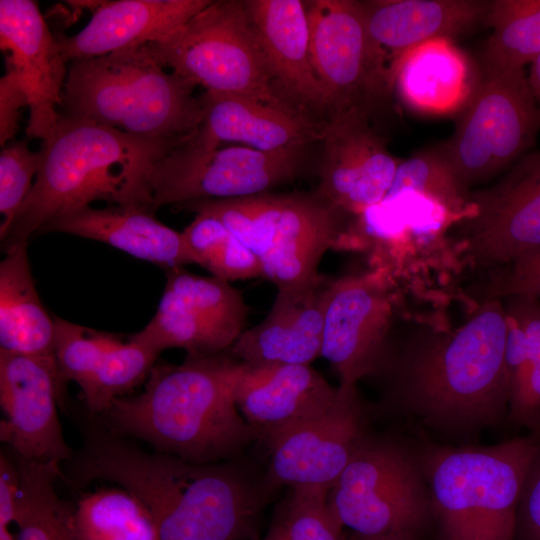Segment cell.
<instances>
[{"label": "cell", "mask_w": 540, "mask_h": 540, "mask_svg": "<svg viewBox=\"0 0 540 540\" xmlns=\"http://www.w3.org/2000/svg\"><path fill=\"white\" fill-rule=\"evenodd\" d=\"M505 342L503 302L486 300L456 329L391 333L375 375L395 409L438 433L469 436L508 416Z\"/></svg>", "instance_id": "obj_1"}, {"label": "cell", "mask_w": 540, "mask_h": 540, "mask_svg": "<svg viewBox=\"0 0 540 540\" xmlns=\"http://www.w3.org/2000/svg\"><path fill=\"white\" fill-rule=\"evenodd\" d=\"M81 471L87 483L109 481L139 499L159 540H259L261 514L276 491L239 458L194 464L110 431L90 442Z\"/></svg>", "instance_id": "obj_2"}, {"label": "cell", "mask_w": 540, "mask_h": 540, "mask_svg": "<svg viewBox=\"0 0 540 540\" xmlns=\"http://www.w3.org/2000/svg\"><path fill=\"white\" fill-rule=\"evenodd\" d=\"M243 367L228 351L156 363L142 392L117 398L97 418L118 435L190 463L238 459L259 440L235 401Z\"/></svg>", "instance_id": "obj_3"}, {"label": "cell", "mask_w": 540, "mask_h": 540, "mask_svg": "<svg viewBox=\"0 0 540 540\" xmlns=\"http://www.w3.org/2000/svg\"><path fill=\"white\" fill-rule=\"evenodd\" d=\"M176 147L61 114L53 134L42 141L34 185L4 248L28 243L53 218L98 200L155 213L149 175Z\"/></svg>", "instance_id": "obj_4"}, {"label": "cell", "mask_w": 540, "mask_h": 540, "mask_svg": "<svg viewBox=\"0 0 540 540\" xmlns=\"http://www.w3.org/2000/svg\"><path fill=\"white\" fill-rule=\"evenodd\" d=\"M196 86L167 72L148 43L71 62L61 114L179 146L202 119Z\"/></svg>", "instance_id": "obj_5"}, {"label": "cell", "mask_w": 540, "mask_h": 540, "mask_svg": "<svg viewBox=\"0 0 540 540\" xmlns=\"http://www.w3.org/2000/svg\"><path fill=\"white\" fill-rule=\"evenodd\" d=\"M540 440L532 435L491 446L415 449L439 540H515L522 484Z\"/></svg>", "instance_id": "obj_6"}, {"label": "cell", "mask_w": 540, "mask_h": 540, "mask_svg": "<svg viewBox=\"0 0 540 540\" xmlns=\"http://www.w3.org/2000/svg\"><path fill=\"white\" fill-rule=\"evenodd\" d=\"M220 220L258 259L262 277L277 289L315 281L325 253L353 238L348 213L317 193H260L177 206Z\"/></svg>", "instance_id": "obj_7"}, {"label": "cell", "mask_w": 540, "mask_h": 540, "mask_svg": "<svg viewBox=\"0 0 540 540\" xmlns=\"http://www.w3.org/2000/svg\"><path fill=\"white\" fill-rule=\"evenodd\" d=\"M344 527L369 539L419 540L433 522L415 449L372 432L328 493Z\"/></svg>", "instance_id": "obj_8"}, {"label": "cell", "mask_w": 540, "mask_h": 540, "mask_svg": "<svg viewBox=\"0 0 540 540\" xmlns=\"http://www.w3.org/2000/svg\"><path fill=\"white\" fill-rule=\"evenodd\" d=\"M151 45L165 67L209 92L303 114L276 86L245 1H211L175 32Z\"/></svg>", "instance_id": "obj_9"}, {"label": "cell", "mask_w": 540, "mask_h": 540, "mask_svg": "<svg viewBox=\"0 0 540 540\" xmlns=\"http://www.w3.org/2000/svg\"><path fill=\"white\" fill-rule=\"evenodd\" d=\"M460 113L438 147L468 188L507 171L536 145L540 107L524 70H482Z\"/></svg>", "instance_id": "obj_10"}, {"label": "cell", "mask_w": 540, "mask_h": 540, "mask_svg": "<svg viewBox=\"0 0 540 540\" xmlns=\"http://www.w3.org/2000/svg\"><path fill=\"white\" fill-rule=\"evenodd\" d=\"M310 50L328 118L359 114L368 120L390 98L388 54L368 32L360 1H306Z\"/></svg>", "instance_id": "obj_11"}, {"label": "cell", "mask_w": 540, "mask_h": 540, "mask_svg": "<svg viewBox=\"0 0 540 540\" xmlns=\"http://www.w3.org/2000/svg\"><path fill=\"white\" fill-rule=\"evenodd\" d=\"M303 147L263 151L250 147L211 149L191 137L157 161L149 175L155 209L207 199L268 192L295 179Z\"/></svg>", "instance_id": "obj_12"}, {"label": "cell", "mask_w": 540, "mask_h": 540, "mask_svg": "<svg viewBox=\"0 0 540 540\" xmlns=\"http://www.w3.org/2000/svg\"><path fill=\"white\" fill-rule=\"evenodd\" d=\"M457 237L471 263L492 269L540 251V150L524 155L493 185L470 193Z\"/></svg>", "instance_id": "obj_13"}, {"label": "cell", "mask_w": 540, "mask_h": 540, "mask_svg": "<svg viewBox=\"0 0 540 540\" xmlns=\"http://www.w3.org/2000/svg\"><path fill=\"white\" fill-rule=\"evenodd\" d=\"M371 433L356 385L340 384L335 399L267 445L270 485L330 489Z\"/></svg>", "instance_id": "obj_14"}, {"label": "cell", "mask_w": 540, "mask_h": 540, "mask_svg": "<svg viewBox=\"0 0 540 540\" xmlns=\"http://www.w3.org/2000/svg\"><path fill=\"white\" fill-rule=\"evenodd\" d=\"M393 294L380 273L332 279L328 288L321 357L340 378L356 385L375 375L393 326Z\"/></svg>", "instance_id": "obj_15"}, {"label": "cell", "mask_w": 540, "mask_h": 540, "mask_svg": "<svg viewBox=\"0 0 540 540\" xmlns=\"http://www.w3.org/2000/svg\"><path fill=\"white\" fill-rule=\"evenodd\" d=\"M55 356L0 350V440L23 459L66 463L74 451L66 443L57 403L63 392Z\"/></svg>", "instance_id": "obj_16"}, {"label": "cell", "mask_w": 540, "mask_h": 540, "mask_svg": "<svg viewBox=\"0 0 540 540\" xmlns=\"http://www.w3.org/2000/svg\"><path fill=\"white\" fill-rule=\"evenodd\" d=\"M0 48L27 97V137L47 140L60 119L68 69L36 2L0 1Z\"/></svg>", "instance_id": "obj_17"}, {"label": "cell", "mask_w": 540, "mask_h": 540, "mask_svg": "<svg viewBox=\"0 0 540 540\" xmlns=\"http://www.w3.org/2000/svg\"><path fill=\"white\" fill-rule=\"evenodd\" d=\"M317 194L348 214L382 203L401 160L387 149L370 120L359 114L328 118Z\"/></svg>", "instance_id": "obj_18"}, {"label": "cell", "mask_w": 540, "mask_h": 540, "mask_svg": "<svg viewBox=\"0 0 540 540\" xmlns=\"http://www.w3.org/2000/svg\"><path fill=\"white\" fill-rule=\"evenodd\" d=\"M245 6L281 94L304 115L325 123V98L311 60L306 1L246 0Z\"/></svg>", "instance_id": "obj_19"}, {"label": "cell", "mask_w": 540, "mask_h": 540, "mask_svg": "<svg viewBox=\"0 0 540 540\" xmlns=\"http://www.w3.org/2000/svg\"><path fill=\"white\" fill-rule=\"evenodd\" d=\"M337 393L338 387L310 365L244 363L235 401L245 421L267 446L326 408Z\"/></svg>", "instance_id": "obj_20"}, {"label": "cell", "mask_w": 540, "mask_h": 540, "mask_svg": "<svg viewBox=\"0 0 540 540\" xmlns=\"http://www.w3.org/2000/svg\"><path fill=\"white\" fill-rule=\"evenodd\" d=\"M332 279L277 289L267 316L245 329L228 352L250 365H310L321 356L324 309Z\"/></svg>", "instance_id": "obj_21"}, {"label": "cell", "mask_w": 540, "mask_h": 540, "mask_svg": "<svg viewBox=\"0 0 540 540\" xmlns=\"http://www.w3.org/2000/svg\"><path fill=\"white\" fill-rule=\"evenodd\" d=\"M212 0H117L96 7L77 34L56 36L65 62L159 42L175 32Z\"/></svg>", "instance_id": "obj_22"}, {"label": "cell", "mask_w": 540, "mask_h": 540, "mask_svg": "<svg viewBox=\"0 0 540 540\" xmlns=\"http://www.w3.org/2000/svg\"><path fill=\"white\" fill-rule=\"evenodd\" d=\"M202 119L191 138L212 149L239 142L272 151L322 140L324 123L241 96L206 91L199 97Z\"/></svg>", "instance_id": "obj_23"}, {"label": "cell", "mask_w": 540, "mask_h": 540, "mask_svg": "<svg viewBox=\"0 0 540 540\" xmlns=\"http://www.w3.org/2000/svg\"><path fill=\"white\" fill-rule=\"evenodd\" d=\"M154 214L145 208L90 205L53 218L39 232H60L99 241L165 271L193 264L182 232L163 224Z\"/></svg>", "instance_id": "obj_24"}, {"label": "cell", "mask_w": 540, "mask_h": 540, "mask_svg": "<svg viewBox=\"0 0 540 540\" xmlns=\"http://www.w3.org/2000/svg\"><path fill=\"white\" fill-rule=\"evenodd\" d=\"M393 88L409 109L426 115L461 112L478 77L467 55L453 39L435 38L392 60Z\"/></svg>", "instance_id": "obj_25"}, {"label": "cell", "mask_w": 540, "mask_h": 540, "mask_svg": "<svg viewBox=\"0 0 540 540\" xmlns=\"http://www.w3.org/2000/svg\"><path fill=\"white\" fill-rule=\"evenodd\" d=\"M367 29L392 60L435 38L454 37L486 21L490 0L360 1ZM388 54V53H387Z\"/></svg>", "instance_id": "obj_26"}, {"label": "cell", "mask_w": 540, "mask_h": 540, "mask_svg": "<svg viewBox=\"0 0 540 540\" xmlns=\"http://www.w3.org/2000/svg\"><path fill=\"white\" fill-rule=\"evenodd\" d=\"M28 243L5 248L0 263V350L54 356L55 322L38 295Z\"/></svg>", "instance_id": "obj_27"}, {"label": "cell", "mask_w": 540, "mask_h": 540, "mask_svg": "<svg viewBox=\"0 0 540 540\" xmlns=\"http://www.w3.org/2000/svg\"><path fill=\"white\" fill-rule=\"evenodd\" d=\"M501 300L506 318L508 419L540 440V300L525 295Z\"/></svg>", "instance_id": "obj_28"}, {"label": "cell", "mask_w": 540, "mask_h": 540, "mask_svg": "<svg viewBox=\"0 0 540 540\" xmlns=\"http://www.w3.org/2000/svg\"><path fill=\"white\" fill-rule=\"evenodd\" d=\"M9 451L20 477L14 522L17 540H79L73 524L74 505L63 500L55 488L63 475L60 465L32 462Z\"/></svg>", "instance_id": "obj_29"}, {"label": "cell", "mask_w": 540, "mask_h": 540, "mask_svg": "<svg viewBox=\"0 0 540 540\" xmlns=\"http://www.w3.org/2000/svg\"><path fill=\"white\" fill-rule=\"evenodd\" d=\"M166 276L162 296L235 343L245 330L249 308L230 282L196 275L183 267L166 270Z\"/></svg>", "instance_id": "obj_30"}, {"label": "cell", "mask_w": 540, "mask_h": 540, "mask_svg": "<svg viewBox=\"0 0 540 540\" xmlns=\"http://www.w3.org/2000/svg\"><path fill=\"white\" fill-rule=\"evenodd\" d=\"M485 24L482 70H524L540 55V0H491Z\"/></svg>", "instance_id": "obj_31"}, {"label": "cell", "mask_w": 540, "mask_h": 540, "mask_svg": "<svg viewBox=\"0 0 540 540\" xmlns=\"http://www.w3.org/2000/svg\"><path fill=\"white\" fill-rule=\"evenodd\" d=\"M79 540H159L147 508L123 488H102L83 494L73 512Z\"/></svg>", "instance_id": "obj_32"}, {"label": "cell", "mask_w": 540, "mask_h": 540, "mask_svg": "<svg viewBox=\"0 0 540 540\" xmlns=\"http://www.w3.org/2000/svg\"><path fill=\"white\" fill-rule=\"evenodd\" d=\"M405 193L421 195L455 216L457 221L466 213L471 192L436 146L400 161L382 203Z\"/></svg>", "instance_id": "obj_33"}, {"label": "cell", "mask_w": 540, "mask_h": 540, "mask_svg": "<svg viewBox=\"0 0 540 540\" xmlns=\"http://www.w3.org/2000/svg\"><path fill=\"white\" fill-rule=\"evenodd\" d=\"M159 355L133 335L127 342L117 338L80 387L84 408L96 416L103 414L114 400L146 381Z\"/></svg>", "instance_id": "obj_34"}, {"label": "cell", "mask_w": 540, "mask_h": 540, "mask_svg": "<svg viewBox=\"0 0 540 540\" xmlns=\"http://www.w3.org/2000/svg\"><path fill=\"white\" fill-rule=\"evenodd\" d=\"M193 263L231 282L262 276L256 256L217 218L195 214L182 231Z\"/></svg>", "instance_id": "obj_35"}, {"label": "cell", "mask_w": 540, "mask_h": 540, "mask_svg": "<svg viewBox=\"0 0 540 540\" xmlns=\"http://www.w3.org/2000/svg\"><path fill=\"white\" fill-rule=\"evenodd\" d=\"M328 488H289L259 540H345L344 526L328 501Z\"/></svg>", "instance_id": "obj_36"}, {"label": "cell", "mask_w": 540, "mask_h": 540, "mask_svg": "<svg viewBox=\"0 0 540 540\" xmlns=\"http://www.w3.org/2000/svg\"><path fill=\"white\" fill-rule=\"evenodd\" d=\"M54 322V356L62 386L73 381L82 387L117 337L59 317Z\"/></svg>", "instance_id": "obj_37"}, {"label": "cell", "mask_w": 540, "mask_h": 540, "mask_svg": "<svg viewBox=\"0 0 540 540\" xmlns=\"http://www.w3.org/2000/svg\"><path fill=\"white\" fill-rule=\"evenodd\" d=\"M41 162L40 152L29 148L28 139L11 140L0 154V239L3 241L27 199Z\"/></svg>", "instance_id": "obj_38"}, {"label": "cell", "mask_w": 540, "mask_h": 540, "mask_svg": "<svg viewBox=\"0 0 540 540\" xmlns=\"http://www.w3.org/2000/svg\"><path fill=\"white\" fill-rule=\"evenodd\" d=\"M484 294L486 300L525 295L540 300V251L493 268Z\"/></svg>", "instance_id": "obj_39"}, {"label": "cell", "mask_w": 540, "mask_h": 540, "mask_svg": "<svg viewBox=\"0 0 540 540\" xmlns=\"http://www.w3.org/2000/svg\"><path fill=\"white\" fill-rule=\"evenodd\" d=\"M515 540H540V443L522 484L516 510Z\"/></svg>", "instance_id": "obj_40"}, {"label": "cell", "mask_w": 540, "mask_h": 540, "mask_svg": "<svg viewBox=\"0 0 540 540\" xmlns=\"http://www.w3.org/2000/svg\"><path fill=\"white\" fill-rule=\"evenodd\" d=\"M28 106L26 94L11 71L0 79V144L5 146L13 140L19 127V111Z\"/></svg>", "instance_id": "obj_41"}, {"label": "cell", "mask_w": 540, "mask_h": 540, "mask_svg": "<svg viewBox=\"0 0 540 540\" xmlns=\"http://www.w3.org/2000/svg\"><path fill=\"white\" fill-rule=\"evenodd\" d=\"M20 491V477L12 453L4 447L0 453V525L15 522Z\"/></svg>", "instance_id": "obj_42"}, {"label": "cell", "mask_w": 540, "mask_h": 540, "mask_svg": "<svg viewBox=\"0 0 540 540\" xmlns=\"http://www.w3.org/2000/svg\"><path fill=\"white\" fill-rule=\"evenodd\" d=\"M527 77L535 100L540 107V55L531 64L530 72Z\"/></svg>", "instance_id": "obj_43"}, {"label": "cell", "mask_w": 540, "mask_h": 540, "mask_svg": "<svg viewBox=\"0 0 540 540\" xmlns=\"http://www.w3.org/2000/svg\"><path fill=\"white\" fill-rule=\"evenodd\" d=\"M0 540H17V537L9 531L8 526L0 525Z\"/></svg>", "instance_id": "obj_44"}, {"label": "cell", "mask_w": 540, "mask_h": 540, "mask_svg": "<svg viewBox=\"0 0 540 540\" xmlns=\"http://www.w3.org/2000/svg\"><path fill=\"white\" fill-rule=\"evenodd\" d=\"M345 540H385V539H369V538L360 537L353 533L350 536L345 534Z\"/></svg>", "instance_id": "obj_45"}]
</instances>
